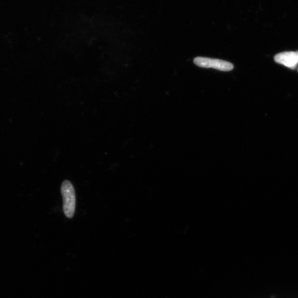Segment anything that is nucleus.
<instances>
[{
	"mask_svg": "<svg viewBox=\"0 0 298 298\" xmlns=\"http://www.w3.org/2000/svg\"><path fill=\"white\" fill-rule=\"evenodd\" d=\"M61 192L63 196V211L67 218H72L76 212V191L71 183L67 180L63 182L61 187Z\"/></svg>",
	"mask_w": 298,
	"mask_h": 298,
	"instance_id": "f257e3e1",
	"label": "nucleus"
},
{
	"mask_svg": "<svg viewBox=\"0 0 298 298\" xmlns=\"http://www.w3.org/2000/svg\"><path fill=\"white\" fill-rule=\"evenodd\" d=\"M194 63L203 68H212L222 71H229L234 69V65L227 61L205 57H197Z\"/></svg>",
	"mask_w": 298,
	"mask_h": 298,
	"instance_id": "f03ea898",
	"label": "nucleus"
},
{
	"mask_svg": "<svg viewBox=\"0 0 298 298\" xmlns=\"http://www.w3.org/2000/svg\"><path fill=\"white\" fill-rule=\"evenodd\" d=\"M277 63L295 69L298 65V51L287 52L277 54L275 57Z\"/></svg>",
	"mask_w": 298,
	"mask_h": 298,
	"instance_id": "7ed1b4c3",
	"label": "nucleus"
}]
</instances>
